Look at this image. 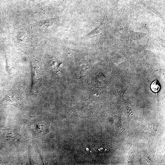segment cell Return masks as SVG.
Returning <instances> with one entry per match:
<instances>
[{
  "mask_svg": "<svg viewBox=\"0 0 165 165\" xmlns=\"http://www.w3.org/2000/svg\"><path fill=\"white\" fill-rule=\"evenodd\" d=\"M151 90L155 93H158L160 89V85L157 80H156L152 82L150 85Z\"/></svg>",
  "mask_w": 165,
  "mask_h": 165,
  "instance_id": "obj_2",
  "label": "cell"
},
{
  "mask_svg": "<svg viewBox=\"0 0 165 165\" xmlns=\"http://www.w3.org/2000/svg\"><path fill=\"white\" fill-rule=\"evenodd\" d=\"M4 104L10 105H14L15 107H21V103L19 100L17 99L13 95L11 97H8L3 101Z\"/></svg>",
  "mask_w": 165,
  "mask_h": 165,
  "instance_id": "obj_1",
  "label": "cell"
}]
</instances>
